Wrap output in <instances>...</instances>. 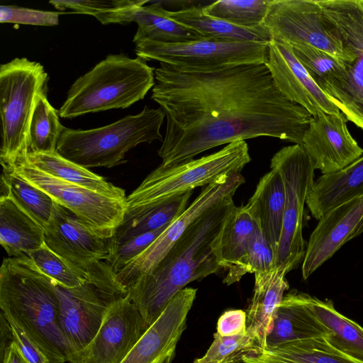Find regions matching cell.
I'll return each mask as SVG.
<instances>
[{
  "label": "cell",
  "mask_w": 363,
  "mask_h": 363,
  "mask_svg": "<svg viewBox=\"0 0 363 363\" xmlns=\"http://www.w3.org/2000/svg\"><path fill=\"white\" fill-rule=\"evenodd\" d=\"M11 171L44 191L55 203L69 210L100 237L112 238L123 220L126 199L108 197L66 182L42 172L28 162L16 165Z\"/></svg>",
  "instance_id": "obj_12"
},
{
  "label": "cell",
  "mask_w": 363,
  "mask_h": 363,
  "mask_svg": "<svg viewBox=\"0 0 363 363\" xmlns=\"http://www.w3.org/2000/svg\"><path fill=\"white\" fill-rule=\"evenodd\" d=\"M58 10L72 9L77 13L95 17L102 24H126L133 22L136 11L148 1L107 0V1H50Z\"/></svg>",
  "instance_id": "obj_34"
},
{
  "label": "cell",
  "mask_w": 363,
  "mask_h": 363,
  "mask_svg": "<svg viewBox=\"0 0 363 363\" xmlns=\"http://www.w3.org/2000/svg\"><path fill=\"white\" fill-rule=\"evenodd\" d=\"M272 0H218L202 6L203 13L233 25L255 28L263 26Z\"/></svg>",
  "instance_id": "obj_35"
},
{
  "label": "cell",
  "mask_w": 363,
  "mask_h": 363,
  "mask_svg": "<svg viewBox=\"0 0 363 363\" xmlns=\"http://www.w3.org/2000/svg\"><path fill=\"white\" fill-rule=\"evenodd\" d=\"M244 182L242 175L237 173L221 176L207 185L145 251L115 274L117 283L125 294L140 277L150 273L157 266L191 223L211 206L233 197Z\"/></svg>",
  "instance_id": "obj_14"
},
{
  "label": "cell",
  "mask_w": 363,
  "mask_h": 363,
  "mask_svg": "<svg viewBox=\"0 0 363 363\" xmlns=\"http://www.w3.org/2000/svg\"><path fill=\"white\" fill-rule=\"evenodd\" d=\"M13 332V342L30 363H48L47 359L35 344L13 322L8 320Z\"/></svg>",
  "instance_id": "obj_44"
},
{
  "label": "cell",
  "mask_w": 363,
  "mask_h": 363,
  "mask_svg": "<svg viewBox=\"0 0 363 363\" xmlns=\"http://www.w3.org/2000/svg\"><path fill=\"white\" fill-rule=\"evenodd\" d=\"M148 329L128 296L113 301L99 331L69 363H121Z\"/></svg>",
  "instance_id": "obj_15"
},
{
  "label": "cell",
  "mask_w": 363,
  "mask_h": 363,
  "mask_svg": "<svg viewBox=\"0 0 363 363\" xmlns=\"http://www.w3.org/2000/svg\"><path fill=\"white\" fill-rule=\"evenodd\" d=\"M0 308L48 363L69 361L72 350L58 324L59 299L55 281L28 255L4 259L0 268Z\"/></svg>",
  "instance_id": "obj_3"
},
{
  "label": "cell",
  "mask_w": 363,
  "mask_h": 363,
  "mask_svg": "<svg viewBox=\"0 0 363 363\" xmlns=\"http://www.w3.org/2000/svg\"><path fill=\"white\" fill-rule=\"evenodd\" d=\"M1 363H30L22 354L15 342L6 349Z\"/></svg>",
  "instance_id": "obj_46"
},
{
  "label": "cell",
  "mask_w": 363,
  "mask_h": 363,
  "mask_svg": "<svg viewBox=\"0 0 363 363\" xmlns=\"http://www.w3.org/2000/svg\"><path fill=\"white\" fill-rule=\"evenodd\" d=\"M363 233V195L326 212L318 220L306 247L302 262L306 280L345 243Z\"/></svg>",
  "instance_id": "obj_18"
},
{
  "label": "cell",
  "mask_w": 363,
  "mask_h": 363,
  "mask_svg": "<svg viewBox=\"0 0 363 363\" xmlns=\"http://www.w3.org/2000/svg\"><path fill=\"white\" fill-rule=\"evenodd\" d=\"M235 206L233 197H229L206 210L188 226L157 266L128 290L126 296L148 328L184 286L221 269L217 256L219 238Z\"/></svg>",
  "instance_id": "obj_2"
},
{
  "label": "cell",
  "mask_w": 363,
  "mask_h": 363,
  "mask_svg": "<svg viewBox=\"0 0 363 363\" xmlns=\"http://www.w3.org/2000/svg\"><path fill=\"white\" fill-rule=\"evenodd\" d=\"M55 288L59 299L58 324L72 354L93 340L112 303L126 296L104 261L89 270L88 280L81 286L65 288L55 282Z\"/></svg>",
  "instance_id": "obj_8"
},
{
  "label": "cell",
  "mask_w": 363,
  "mask_h": 363,
  "mask_svg": "<svg viewBox=\"0 0 363 363\" xmlns=\"http://www.w3.org/2000/svg\"><path fill=\"white\" fill-rule=\"evenodd\" d=\"M291 46L298 60L322 90L345 74V65L341 59L312 46Z\"/></svg>",
  "instance_id": "obj_37"
},
{
  "label": "cell",
  "mask_w": 363,
  "mask_h": 363,
  "mask_svg": "<svg viewBox=\"0 0 363 363\" xmlns=\"http://www.w3.org/2000/svg\"><path fill=\"white\" fill-rule=\"evenodd\" d=\"M57 113L45 92L38 95L29 128L30 152H57L59 138L65 128L60 123Z\"/></svg>",
  "instance_id": "obj_33"
},
{
  "label": "cell",
  "mask_w": 363,
  "mask_h": 363,
  "mask_svg": "<svg viewBox=\"0 0 363 363\" xmlns=\"http://www.w3.org/2000/svg\"><path fill=\"white\" fill-rule=\"evenodd\" d=\"M312 307L330 334L327 341L349 357L363 362V328L340 313L330 300L322 301L312 296Z\"/></svg>",
  "instance_id": "obj_31"
},
{
  "label": "cell",
  "mask_w": 363,
  "mask_h": 363,
  "mask_svg": "<svg viewBox=\"0 0 363 363\" xmlns=\"http://www.w3.org/2000/svg\"><path fill=\"white\" fill-rule=\"evenodd\" d=\"M287 272L275 268L267 273L255 274L254 294L247 309V331L264 350L266 338L272 325L275 311L284 293L289 289Z\"/></svg>",
  "instance_id": "obj_24"
},
{
  "label": "cell",
  "mask_w": 363,
  "mask_h": 363,
  "mask_svg": "<svg viewBox=\"0 0 363 363\" xmlns=\"http://www.w3.org/2000/svg\"><path fill=\"white\" fill-rule=\"evenodd\" d=\"M310 295L291 291L284 296L277 308L264 350L330 334L315 315Z\"/></svg>",
  "instance_id": "obj_21"
},
{
  "label": "cell",
  "mask_w": 363,
  "mask_h": 363,
  "mask_svg": "<svg viewBox=\"0 0 363 363\" xmlns=\"http://www.w3.org/2000/svg\"><path fill=\"white\" fill-rule=\"evenodd\" d=\"M35 266L57 284L65 288L81 286L88 280V273L72 267L45 244L28 255Z\"/></svg>",
  "instance_id": "obj_39"
},
{
  "label": "cell",
  "mask_w": 363,
  "mask_h": 363,
  "mask_svg": "<svg viewBox=\"0 0 363 363\" xmlns=\"http://www.w3.org/2000/svg\"><path fill=\"white\" fill-rule=\"evenodd\" d=\"M162 2L140 7L133 17L138 30L133 37L135 44L149 40L175 43L204 38L197 31L184 26L169 15Z\"/></svg>",
  "instance_id": "obj_30"
},
{
  "label": "cell",
  "mask_w": 363,
  "mask_h": 363,
  "mask_svg": "<svg viewBox=\"0 0 363 363\" xmlns=\"http://www.w3.org/2000/svg\"><path fill=\"white\" fill-rule=\"evenodd\" d=\"M263 26L274 40L312 46L344 62L352 60L318 0H272Z\"/></svg>",
  "instance_id": "obj_13"
},
{
  "label": "cell",
  "mask_w": 363,
  "mask_h": 363,
  "mask_svg": "<svg viewBox=\"0 0 363 363\" xmlns=\"http://www.w3.org/2000/svg\"><path fill=\"white\" fill-rule=\"evenodd\" d=\"M268 43L208 38L175 43L145 40L135 44V53L146 61L156 60L187 70H205L266 63Z\"/></svg>",
  "instance_id": "obj_11"
},
{
  "label": "cell",
  "mask_w": 363,
  "mask_h": 363,
  "mask_svg": "<svg viewBox=\"0 0 363 363\" xmlns=\"http://www.w3.org/2000/svg\"><path fill=\"white\" fill-rule=\"evenodd\" d=\"M196 289L186 287L169 301L162 314L142 335L121 363H167L185 330Z\"/></svg>",
  "instance_id": "obj_20"
},
{
  "label": "cell",
  "mask_w": 363,
  "mask_h": 363,
  "mask_svg": "<svg viewBox=\"0 0 363 363\" xmlns=\"http://www.w3.org/2000/svg\"><path fill=\"white\" fill-rule=\"evenodd\" d=\"M271 169L281 174L285 188L282 230L276 255V268L287 273L303 259L306 242L303 238L304 204L314 182L313 163L303 145L284 147L272 157Z\"/></svg>",
  "instance_id": "obj_10"
},
{
  "label": "cell",
  "mask_w": 363,
  "mask_h": 363,
  "mask_svg": "<svg viewBox=\"0 0 363 363\" xmlns=\"http://www.w3.org/2000/svg\"><path fill=\"white\" fill-rule=\"evenodd\" d=\"M45 244L74 269L88 273L105 262L111 249V238L100 237L73 213L55 203L52 216L43 228Z\"/></svg>",
  "instance_id": "obj_16"
},
{
  "label": "cell",
  "mask_w": 363,
  "mask_h": 363,
  "mask_svg": "<svg viewBox=\"0 0 363 363\" xmlns=\"http://www.w3.org/2000/svg\"><path fill=\"white\" fill-rule=\"evenodd\" d=\"M169 225L158 230L133 237L122 244L111 245V252L105 261L106 263L116 274L127 263L145 251Z\"/></svg>",
  "instance_id": "obj_41"
},
{
  "label": "cell",
  "mask_w": 363,
  "mask_h": 363,
  "mask_svg": "<svg viewBox=\"0 0 363 363\" xmlns=\"http://www.w3.org/2000/svg\"><path fill=\"white\" fill-rule=\"evenodd\" d=\"M363 195V155L335 172L323 174L311 185L306 203L316 220L329 210Z\"/></svg>",
  "instance_id": "obj_22"
},
{
  "label": "cell",
  "mask_w": 363,
  "mask_h": 363,
  "mask_svg": "<svg viewBox=\"0 0 363 363\" xmlns=\"http://www.w3.org/2000/svg\"><path fill=\"white\" fill-rule=\"evenodd\" d=\"M265 64L279 91L313 116L320 113L341 112L313 80L289 43L272 39L268 43Z\"/></svg>",
  "instance_id": "obj_19"
},
{
  "label": "cell",
  "mask_w": 363,
  "mask_h": 363,
  "mask_svg": "<svg viewBox=\"0 0 363 363\" xmlns=\"http://www.w3.org/2000/svg\"><path fill=\"white\" fill-rule=\"evenodd\" d=\"M347 119L339 113L313 116L303 139V147L315 169L323 174L335 172L363 155V148L350 133Z\"/></svg>",
  "instance_id": "obj_17"
},
{
  "label": "cell",
  "mask_w": 363,
  "mask_h": 363,
  "mask_svg": "<svg viewBox=\"0 0 363 363\" xmlns=\"http://www.w3.org/2000/svg\"><path fill=\"white\" fill-rule=\"evenodd\" d=\"M167 363H172V361L167 362Z\"/></svg>",
  "instance_id": "obj_47"
},
{
  "label": "cell",
  "mask_w": 363,
  "mask_h": 363,
  "mask_svg": "<svg viewBox=\"0 0 363 363\" xmlns=\"http://www.w3.org/2000/svg\"><path fill=\"white\" fill-rule=\"evenodd\" d=\"M250 160L247 143L238 140L199 159L170 167L160 164L126 196L122 223L138 218L196 187L207 186L221 176L240 173Z\"/></svg>",
  "instance_id": "obj_5"
},
{
  "label": "cell",
  "mask_w": 363,
  "mask_h": 363,
  "mask_svg": "<svg viewBox=\"0 0 363 363\" xmlns=\"http://www.w3.org/2000/svg\"><path fill=\"white\" fill-rule=\"evenodd\" d=\"M285 188L279 172L274 169L264 174L247 206L277 255L284 220Z\"/></svg>",
  "instance_id": "obj_25"
},
{
  "label": "cell",
  "mask_w": 363,
  "mask_h": 363,
  "mask_svg": "<svg viewBox=\"0 0 363 363\" xmlns=\"http://www.w3.org/2000/svg\"><path fill=\"white\" fill-rule=\"evenodd\" d=\"M0 243L9 257L28 255L45 244L43 228L9 196L0 197Z\"/></svg>",
  "instance_id": "obj_26"
},
{
  "label": "cell",
  "mask_w": 363,
  "mask_h": 363,
  "mask_svg": "<svg viewBox=\"0 0 363 363\" xmlns=\"http://www.w3.org/2000/svg\"><path fill=\"white\" fill-rule=\"evenodd\" d=\"M168 13L173 20L197 31L204 38L267 43L272 39L264 26L255 28L237 26L205 14L202 6H191Z\"/></svg>",
  "instance_id": "obj_29"
},
{
  "label": "cell",
  "mask_w": 363,
  "mask_h": 363,
  "mask_svg": "<svg viewBox=\"0 0 363 363\" xmlns=\"http://www.w3.org/2000/svg\"><path fill=\"white\" fill-rule=\"evenodd\" d=\"M318 2L352 58L344 62L345 74L323 91L347 121L363 129V0Z\"/></svg>",
  "instance_id": "obj_9"
},
{
  "label": "cell",
  "mask_w": 363,
  "mask_h": 363,
  "mask_svg": "<svg viewBox=\"0 0 363 363\" xmlns=\"http://www.w3.org/2000/svg\"><path fill=\"white\" fill-rule=\"evenodd\" d=\"M206 354L192 363H243V359L262 349L247 331L234 336H222L218 333Z\"/></svg>",
  "instance_id": "obj_38"
},
{
  "label": "cell",
  "mask_w": 363,
  "mask_h": 363,
  "mask_svg": "<svg viewBox=\"0 0 363 363\" xmlns=\"http://www.w3.org/2000/svg\"><path fill=\"white\" fill-rule=\"evenodd\" d=\"M151 99L167 118L157 150L161 165L192 160L211 148L257 137L303 145L313 116L277 88L265 63L187 70L155 69Z\"/></svg>",
  "instance_id": "obj_1"
},
{
  "label": "cell",
  "mask_w": 363,
  "mask_h": 363,
  "mask_svg": "<svg viewBox=\"0 0 363 363\" xmlns=\"http://www.w3.org/2000/svg\"><path fill=\"white\" fill-rule=\"evenodd\" d=\"M165 118L160 107L145 106L136 115L127 116L109 125L89 130L65 128L57 152L86 169L111 168L126 162L128 151L141 143L162 142L160 128Z\"/></svg>",
  "instance_id": "obj_6"
},
{
  "label": "cell",
  "mask_w": 363,
  "mask_h": 363,
  "mask_svg": "<svg viewBox=\"0 0 363 363\" xmlns=\"http://www.w3.org/2000/svg\"><path fill=\"white\" fill-rule=\"evenodd\" d=\"M61 13L36 10L16 6H0V22L52 26L59 23Z\"/></svg>",
  "instance_id": "obj_42"
},
{
  "label": "cell",
  "mask_w": 363,
  "mask_h": 363,
  "mask_svg": "<svg viewBox=\"0 0 363 363\" xmlns=\"http://www.w3.org/2000/svg\"><path fill=\"white\" fill-rule=\"evenodd\" d=\"M13 342L11 326L3 313H0V359H1L6 349Z\"/></svg>",
  "instance_id": "obj_45"
},
{
  "label": "cell",
  "mask_w": 363,
  "mask_h": 363,
  "mask_svg": "<svg viewBox=\"0 0 363 363\" xmlns=\"http://www.w3.org/2000/svg\"><path fill=\"white\" fill-rule=\"evenodd\" d=\"M155 83V69L144 59L109 55L76 79L58 114L71 119L109 109L126 108L143 99Z\"/></svg>",
  "instance_id": "obj_4"
},
{
  "label": "cell",
  "mask_w": 363,
  "mask_h": 363,
  "mask_svg": "<svg viewBox=\"0 0 363 363\" xmlns=\"http://www.w3.org/2000/svg\"><path fill=\"white\" fill-rule=\"evenodd\" d=\"M255 220L247 205L235 206L228 215L219 238L217 256L221 269H228L223 283L238 282L244 274Z\"/></svg>",
  "instance_id": "obj_23"
},
{
  "label": "cell",
  "mask_w": 363,
  "mask_h": 363,
  "mask_svg": "<svg viewBox=\"0 0 363 363\" xmlns=\"http://www.w3.org/2000/svg\"><path fill=\"white\" fill-rule=\"evenodd\" d=\"M2 170L7 174L8 196L44 228L50 220L55 202L47 193L15 172Z\"/></svg>",
  "instance_id": "obj_36"
},
{
  "label": "cell",
  "mask_w": 363,
  "mask_h": 363,
  "mask_svg": "<svg viewBox=\"0 0 363 363\" xmlns=\"http://www.w3.org/2000/svg\"><path fill=\"white\" fill-rule=\"evenodd\" d=\"M48 74L43 66L16 57L0 67V162L11 171L28 162L29 128L38 95L45 92Z\"/></svg>",
  "instance_id": "obj_7"
},
{
  "label": "cell",
  "mask_w": 363,
  "mask_h": 363,
  "mask_svg": "<svg viewBox=\"0 0 363 363\" xmlns=\"http://www.w3.org/2000/svg\"><path fill=\"white\" fill-rule=\"evenodd\" d=\"M247 314L240 309L225 311L217 322V333L222 336H234L247 331Z\"/></svg>",
  "instance_id": "obj_43"
},
{
  "label": "cell",
  "mask_w": 363,
  "mask_h": 363,
  "mask_svg": "<svg viewBox=\"0 0 363 363\" xmlns=\"http://www.w3.org/2000/svg\"><path fill=\"white\" fill-rule=\"evenodd\" d=\"M325 337L291 342L273 349L262 350L245 357L243 363H363L333 347Z\"/></svg>",
  "instance_id": "obj_27"
},
{
  "label": "cell",
  "mask_w": 363,
  "mask_h": 363,
  "mask_svg": "<svg viewBox=\"0 0 363 363\" xmlns=\"http://www.w3.org/2000/svg\"><path fill=\"white\" fill-rule=\"evenodd\" d=\"M28 163L55 178L96 191L102 195L126 199L125 191L106 181L104 177L74 163L57 152H29Z\"/></svg>",
  "instance_id": "obj_28"
},
{
  "label": "cell",
  "mask_w": 363,
  "mask_h": 363,
  "mask_svg": "<svg viewBox=\"0 0 363 363\" xmlns=\"http://www.w3.org/2000/svg\"><path fill=\"white\" fill-rule=\"evenodd\" d=\"M191 194L192 191H188L156 206L138 218L122 223L111 238V245L122 244L133 237L170 224L186 210Z\"/></svg>",
  "instance_id": "obj_32"
},
{
  "label": "cell",
  "mask_w": 363,
  "mask_h": 363,
  "mask_svg": "<svg viewBox=\"0 0 363 363\" xmlns=\"http://www.w3.org/2000/svg\"><path fill=\"white\" fill-rule=\"evenodd\" d=\"M255 220V230L244 265L247 273H267L276 268V252Z\"/></svg>",
  "instance_id": "obj_40"
}]
</instances>
